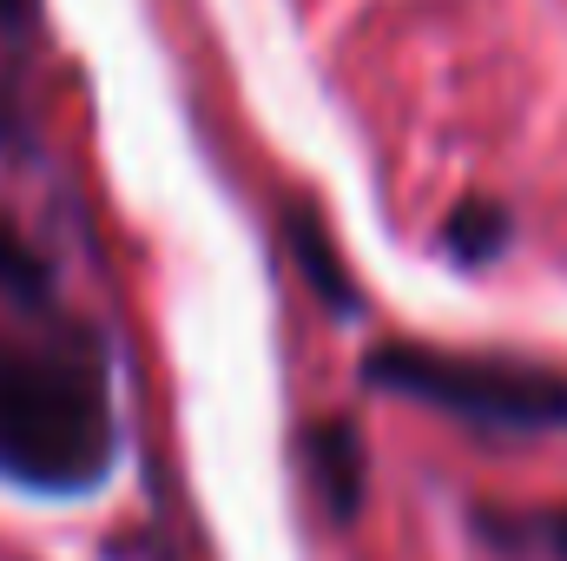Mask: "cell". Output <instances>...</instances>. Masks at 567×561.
I'll use <instances>...</instances> for the list:
<instances>
[{
  "mask_svg": "<svg viewBox=\"0 0 567 561\" xmlns=\"http://www.w3.org/2000/svg\"><path fill=\"white\" fill-rule=\"evenodd\" d=\"M106 377L80 350H47L0 330V469L33 489H86L106 476Z\"/></svg>",
  "mask_w": 567,
  "mask_h": 561,
  "instance_id": "obj_1",
  "label": "cell"
},
{
  "mask_svg": "<svg viewBox=\"0 0 567 561\" xmlns=\"http://www.w3.org/2000/svg\"><path fill=\"white\" fill-rule=\"evenodd\" d=\"M370 377L396 397H416L429 410L495 429H555L567 422V377L515 357H462V350H423V344H390L370 357Z\"/></svg>",
  "mask_w": 567,
  "mask_h": 561,
  "instance_id": "obj_2",
  "label": "cell"
},
{
  "mask_svg": "<svg viewBox=\"0 0 567 561\" xmlns=\"http://www.w3.org/2000/svg\"><path fill=\"white\" fill-rule=\"evenodd\" d=\"M310 469H317V482H323L330 516H350L357 496H363V456H357V436H350L343 422H323V429L310 436Z\"/></svg>",
  "mask_w": 567,
  "mask_h": 561,
  "instance_id": "obj_3",
  "label": "cell"
},
{
  "mask_svg": "<svg viewBox=\"0 0 567 561\" xmlns=\"http://www.w3.org/2000/svg\"><path fill=\"white\" fill-rule=\"evenodd\" d=\"M502 238H508V218H502L488 198H468V205L449 218V245H455V258H495Z\"/></svg>",
  "mask_w": 567,
  "mask_h": 561,
  "instance_id": "obj_4",
  "label": "cell"
},
{
  "mask_svg": "<svg viewBox=\"0 0 567 561\" xmlns=\"http://www.w3.org/2000/svg\"><path fill=\"white\" fill-rule=\"evenodd\" d=\"M297 258H303V272H317L323 290H330V304H343V278L330 272V252H323V232H310V225H297Z\"/></svg>",
  "mask_w": 567,
  "mask_h": 561,
  "instance_id": "obj_5",
  "label": "cell"
},
{
  "mask_svg": "<svg viewBox=\"0 0 567 561\" xmlns=\"http://www.w3.org/2000/svg\"><path fill=\"white\" fill-rule=\"evenodd\" d=\"M548 542H555V555L567 561V509H561V516H555V522H548Z\"/></svg>",
  "mask_w": 567,
  "mask_h": 561,
  "instance_id": "obj_6",
  "label": "cell"
},
{
  "mask_svg": "<svg viewBox=\"0 0 567 561\" xmlns=\"http://www.w3.org/2000/svg\"><path fill=\"white\" fill-rule=\"evenodd\" d=\"M20 13H27V0H0V27H13Z\"/></svg>",
  "mask_w": 567,
  "mask_h": 561,
  "instance_id": "obj_7",
  "label": "cell"
}]
</instances>
